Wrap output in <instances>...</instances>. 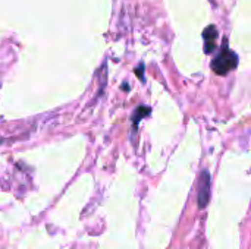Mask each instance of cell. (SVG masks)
I'll return each instance as SVG.
<instances>
[{"instance_id":"1","label":"cell","mask_w":251,"mask_h":249,"mask_svg":"<svg viewBox=\"0 0 251 249\" xmlns=\"http://www.w3.org/2000/svg\"><path fill=\"white\" fill-rule=\"evenodd\" d=\"M237 65H238L237 54L232 50H229L228 40H224V44H222L221 51L212 60V69H213V72L218 73V75H221V76H224L228 72L234 70L237 68Z\"/></svg>"},{"instance_id":"2","label":"cell","mask_w":251,"mask_h":249,"mask_svg":"<svg viewBox=\"0 0 251 249\" xmlns=\"http://www.w3.org/2000/svg\"><path fill=\"white\" fill-rule=\"evenodd\" d=\"M209 198H210V176L204 170L201 173L200 186H199V207L204 208L209 203Z\"/></svg>"},{"instance_id":"3","label":"cell","mask_w":251,"mask_h":249,"mask_svg":"<svg viewBox=\"0 0 251 249\" xmlns=\"http://www.w3.org/2000/svg\"><path fill=\"white\" fill-rule=\"evenodd\" d=\"M203 38H204V48L206 53H213L218 48V29L210 25L203 31Z\"/></svg>"}]
</instances>
